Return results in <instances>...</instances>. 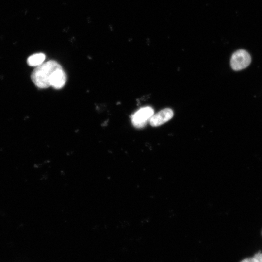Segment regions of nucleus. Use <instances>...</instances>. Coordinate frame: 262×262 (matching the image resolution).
Wrapping results in <instances>:
<instances>
[{"label":"nucleus","instance_id":"obj_1","mask_svg":"<svg viewBox=\"0 0 262 262\" xmlns=\"http://www.w3.org/2000/svg\"><path fill=\"white\" fill-rule=\"evenodd\" d=\"M61 66L54 60H49L36 66L31 73V78L33 83L38 88H46L50 86L51 78Z\"/></svg>","mask_w":262,"mask_h":262},{"label":"nucleus","instance_id":"obj_2","mask_svg":"<svg viewBox=\"0 0 262 262\" xmlns=\"http://www.w3.org/2000/svg\"><path fill=\"white\" fill-rule=\"evenodd\" d=\"M250 54L245 50L240 49L235 51L230 59V66L236 71L246 68L251 63Z\"/></svg>","mask_w":262,"mask_h":262},{"label":"nucleus","instance_id":"obj_3","mask_svg":"<svg viewBox=\"0 0 262 262\" xmlns=\"http://www.w3.org/2000/svg\"><path fill=\"white\" fill-rule=\"evenodd\" d=\"M153 114L154 110L151 107H142L132 115V123L136 128H142L150 120Z\"/></svg>","mask_w":262,"mask_h":262},{"label":"nucleus","instance_id":"obj_4","mask_svg":"<svg viewBox=\"0 0 262 262\" xmlns=\"http://www.w3.org/2000/svg\"><path fill=\"white\" fill-rule=\"evenodd\" d=\"M173 116V112L170 108H165L158 112L151 117L149 122L152 126L161 125L171 119Z\"/></svg>","mask_w":262,"mask_h":262},{"label":"nucleus","instance_id":"obj_5","mask_svg":"<svg viewBox=\"0 0 262 262\" xmlns=\"http://www.w3.org/2000/svg\"><path fill=\"white\" fill-rule=\"evenodd\" d=\"M66 77L62 68L57 70L53 74L50 82L51 86L56 89L62 88L66 83Z\"/></svg>","mask_w":262,"mask_h":262},{"label":"nucleus","instance_id":"obj_6","mask_svg":"<svg viewBox=\"0 0 262 262\" xmlns=\"http://www.w3.org/2000/svg\"><path fill=\"white\" fill-rule=\"evenodd\" d=\"M45 55L42 53L33 54L27 59V64L31 66H37L43 63L45 59Z\"/></svg>","mask_w":262,"mask_h":262},{"label":"nucleus","instance_id":"obj_7","mask_svg":"<svg viewBox=\"0 0 262 262\" xmlns=\"http://www.w3.org/2000/svg\"><path fill=\"white\" fill-rule=\"evenodd\" d=\"M240 262H259L258 260L255 258H249L243 260Z\"/></svg>","mask_w":262,"mask_h":262},{"label":"nucleus","instance_id":"obj_8","mask_svg":"<svg viewBox=\"0 0 262 262\" xmlns=\"http://www.w3.org/2000/svg\"><path fill=\"white\" fill-rule=\"evenodd\" d=\"M254 257L258 260L259 262H262V254L261 253L256 254Z\"/></svg>","mask_w":262,"mask_h":262}]
</instances>
